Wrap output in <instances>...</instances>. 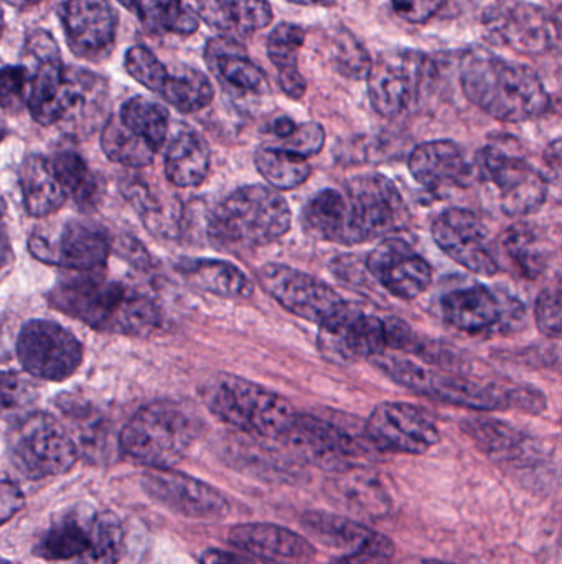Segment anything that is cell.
<instances>
[{"label":"cell","instance_id":"obj_1","mask_svg":"<svg viewBox=\"0 0 562 564\" xmlns=\"http://www.w3.org/2000/svg\"><path fill=\"white\" fill-rule=\"evenodd\" d=\"M376 365L401 387L438 403L474 411H524L540 414L547 398L531 384L477 373L445 348L416 344L411 355L385 354Z\"/></svg>","mask_w":562,"mask_h":564},{"label":"cell","instance_id":"obj_2","mask_svg":"<svg viewBox=\"0 0 562 564\" xmlns=\"http://www.w3.org/2000/svg\"><path fill=\"white\" fill-rule=\"evenodd\" d=\"M408 217L398 187L385 175L368 174L319 192L307 204L302 224L317 240L360 245L401 230Z\"/></svg>","mask_w":562,"mask_h":564},{"label":"cell","instance_id":"obj_3","mask_svg":"<svg viewBox=\"0 0 562 564\" xmlns=\"http://www.w3.org/2000/svg\"><path fill=\"white\" fill-rule=\"evenodd\" d=\"M461 83L469 101L498 121H531L550 111L551 96L540 76L530 66L508 62L488 50L465 53Z\"/></svg>","mask_w":562,"mask_h":564},{"label":"cell","instance_id":"obj_4","mask_svg":"<svg viewBox=\"0 0 562 564\" xmlns=\"http://www.w3.org/2000/svg\"><path fill=\"white\" fill-rule=\"evenodd\" d=\"M52 304L95 330L115 335H147L158 325L157 305L151 297L121 282L82 276L53 289Z\"/></svg>","mask_w":562,"mask_h":564},{"label":"cell","instance_id":"obj_5","mask_svg":"<svg viewBox=\"0 0 562 564\" xmlns=\"http://www.w3.org/2000/svg\"><path fill=\"white\" fill-rule=\"evenodd\" d=\"M124 549V527L114 513L76 506L53 519L35 555L56 564H118Z\"/></svg>","mask_w":562,"mask_h":564},{"label":"cell","instance_id":"obj_6","mask_svg":"<svg viewBox=\"0 0 562 564\" xmlns=\"http://www.w3.org/2000/svg\"><path fill=\"white\" fill-rule=\"evenodd\" d=\"M200 434V421L194 413L172 401H155L131 417L119 446L125 456L148 469L177 466Z\"/></svg>","mask_w":562,"mask_h":564},{"label":"cell","instance_id":"obj_7","mask_svg":"<svg viewBox=\"0 0 562 564\" xmlns=\"http://www.w3.org/2000/svg\"><path fill=\"white\" fill-rule=\"evenodd\" d=\"M290 228V210L277 192L247 185L228 195L211 215L210 234L224 247H264Z\"/></svg>","mask_w":562,"mask_h":564},{"label":"cell","instance_id":"obj_8","mask_svg":"<svg viewBox=\"0 0 562 564\" xmlns=\"http://www.w3.org/2000/svg\"><path fill=\"white\" fill-rule=\"evenodd\" d=\"M203 400L224 423L271 440H283L297 417L289 401L279 394L231 375L210 381L205 387Z\"/></svg>","mask_w":562,"mask_h":564},{"label":"cell","instance_id":"obj_9","mask_svg":"<svg viewBox=\"0 0 562 564\" xmlns=\"http://www.w3.org/2000/svg\"><path fill=\"white\" fill-rule=\"evenodd\" d=\"M9 454L23 477L42 480L71 470L78 460V446L52 414L32 413L10 430Z\"/></svg>","mask_w":562,"mask_h":564},{"label":"cell","instance_id":"obj_10","mask_svg":"<svg viewBox=\"0 0 562 564\" xmlns=\"http://www.w3.org/2000/svg\"><path fill=\"white\" fill-rule=\"evenodd\" d=\"M474 171L475 177L497 188L502 212L508 217H527L547 202V178L527 159L505 149H482Z\"/></svg>","mask_w":562,"mask_h":564},{"label":"cell","instance_id":"obj_11","mask_svg":"<svg viewBox=\"0 0 562 564\" xmlns=\"http://www.w3.org/2000/svg\"><path fill=\"white\" fill-rule=\"evenodd\" d=\"M441 312L449 327L469 335L510 334L525 322L524 302L482 284L445 294Z\"/></svg>","mask_w":562,"mask_h":564},{"label":"cell","instance_id":"obj_12","mask_svg":"<svg viewBox=\"0 0 562 564\" xmlns=\"http://www.w3.org/2000/svg\"><path fill=\"white\" fill-rule=\"evenodd\" d=\"M432 72L434 65L425 53L415 50L382 53L368 75L373 109L383 118H398L415 105Z\"/></svg>","mask_w":562,"mask_h":564},{"label":"cell","instance_id":"obj_13","mask_svg":"<svg viewBox=\"0 0 562 564\" xmlns=\"http://www.w3.org/2000/svg\"><path fill=\"white\" fill-rule=\"evenodd\" d=\"M257 280L286 311L320 327L332 324L350 307L326 282L284 264H266L257 271Z\"/></svg>","mask_w":562,"mask_h":564},{"label":"cell","instance_id":"obj_14","mask_svg":"<svg viewBox=\"0 0 562 564\" xmlns=\"http://www.w3.org/2000/svg\"><path fill=\"white\" fill-rule=\"evenodd\" d=\"M16 357L23 370L46 381H63L75 375L82 361L78 338L52 321H30L16 338Z\"/></svg>","mask_w":562,"mask_h":564},{"label":"cell","instance_id":"obj_15","mask_svg":"<svg viewBox=\"0 0 562 564\" xmlns=\"http://www.w3.org/2000/svg\"><path fill=\"white\" fill-rule=\"evenodd\" d=\"M30 251L45 263L91 273L104 267L111 240L106 228L96 221L73 218L56 228L53 237L36 231L30 238Z\"/></svg>","mask_w":562,"mask_h":564},{"label":"cell","instance_id":"obj_16","mask_svg":"<svg viewBox=\"0 0 562 564\" xmlns=\"http://www.w3.org/2000/svg\"><path fill=\"white\" fill-rule=\"evenodd\" d=\"M365 434L376 449L409 456H421L441 443V433L426 411L415 404L393 401L373 410Z\"/></svg>","mask_w":562,"mask_h":564},{"label":"cell","instance_id":"obj_17","mask_svg":"<svg viewBox=\"0 0 562 564\" xmlns=\"http://www.w3.org/2000/svg\"><path fill=\"white\" fill-rule=\"evenodd\" d=\"M283 440L304 460L329 473L352 470L356 460L368 454L362 441L356 440L350 431L322 417L297 414L293 427Z\"/></svg>","mask_w":562,"mask_h":564},{"label":"cell","instance_id":"obj_18","mask_svg":"<svg viewBox=\"0 0 562 564\" xmlns=\"http://www.w3.org/2000/svg\"><path fill=\"white\" fill-rule=\"evenodd\" d=\"M142 489L158 506L194 520H220L230 513V500L203 480L172 469H151Z\"/></svg>","mask_w":562,"mask_h":564},{"label":"cell","instance_id":"obj_19","mask_svg":"<svg viewBox=\"0 0 562 564\" xmlns=\"http://www.w3.org/2000/svg\"><path fill=\"white\" fill-rule=\"evenodd\" d=\"M432 238L452 261L478 276L498 273L497 258L477 215L464 208H448L432 221Z\"/></svg>","mask_w":562,"mask_h":564},{"label":"cell","instance_id":"obj_20","mask_svg":"<svg viewBox=\"0 0 562 564\" xmlns=\"http://www.w3.org/2000/svg\"><path fill=\"white\" fill-rule=\"evenodd\" d=\"M366 268L395 297L412 301L428 291L432 268L401 238H386L366 258Z\"/></svg>","mask_w":562,"mask_h":564},{"label":"cell","instance_id":"obj_21","mask_svg":"<svg viewBox=\"0 0 562 564\" xmlns=\"http://www.w3.org/2000/svg\"><path fill=\"white\" fill-rule=\"evenodd\" d=\"M498 42L521 53L547 52L557 43L560 25L541 7L518 2L498 7L485 20Z\"/></svg>","mask_w":562,"mask_h":564},{"label":"cell","instance_id":"obj_22","mask_svg":"<svg viewBox=\"0 0 562 564\" xmlns=\"http://www.w3.org/2000/svg\"><path fill=\"white\" fill-rule=\"evenodd\" d=\"M63 25L76 55L98 58L114 45L118 15L109 0H68L63 7Z\"/></svg>","mask_w":562,"mask_h":564},{"label":"cell","instance_id":"obj_23","mask_svg":"<svg viewBox=\"0 0 562 564\" xmlns=\"http://www.w3.org/2000/svg\"><path fill=\"white\" fill-rule=\"evenodd\" d=\"M322 344L343 358H375L392 350L389 318L346 308L332 324L320 327Z\"/></svg>","mask_w":562,"mask_h":564},{"label":"cell","instance_id":"obj_24","mask_svg":"<svg viewBox=\"0 0 562 564\" xmlns=\"http://www.w3.org/2000/svg\"><path fill=\"white\" fill-rule=\"evenodd\" d=\"M228 543L269 564H310L316 549L299 533L273 523H244L228 533Z\"/></svg>","mask_w":562,"mask_h":564},{"label":"cell","instance_id":"obj_25","mask_svg":"<svg viewBox=\"0 0 562 564\" xmlns=\"http://www.w3.org/2000/svg\"><path fill=\"white\" fill-rule=\"evenodd\" d=\"M412 178L428 191L464 187L474 177V165L469 164L464 151L452 141H431L418 145L409 155Z\"/></svg>","mask_w":562,"mask_h":564},{"label":"cell","instance_id":"obj_26","mask_svg":"<svg viewBox=\"0 0 562 564\" xmlns=\"http://www.w3.org/2000/svg\"><path fill=\"white\" fill-rule=\"evenodd\" d=\"M462 430L494 463L527 467L538 459V451L531 440L504 421L494 417H467L462 423Z\"/></svg>","mask_w":562,"mask_h":564},{"label":"cell","instance_id":"obj_27","mask_svg":"<svg viewBox=\"0 0 562 564\" xmlns=\"http://www.w3.org/2000/svg\"><path fill=\"white\" fill-rule=\"evenodd\" d=\"M197 3L200 19L228 39H247L273 22V9L267 0H197Z\"/></svg>","mask_w":562,"mask_h":564},{"label":"cell","instance_id":"obj_28","mask_svg":"<svg viewBox=\"0 0 562 564\" xmlns=\"http://www.w3.org/2000/svg\"><path fill=\"white\" fill-rule=\"evenodd\" d=\"M208 68L218 79L241 93L267 91L266 73L247 56L238 40L218 36L208 43L205 52Z\"/></svg>","mask_w":562,"mask_h":564},{"label":"cell","instance_id":"obj_29","mask_svg":"<svg viewBox=\"0 0 562 564\" xmlns=\"http://www.w3.org/2000/svg\"><path fill=\"white\" fill-rule=\"evenodd\" d=\"M20 187L26 212L35 218L55 214L68 197L56 177L52 161L43 155H30L23 161L20 167Z\"/></svg>","mask_w":562,"mask_h":564},{"label":"cell","instance_id":"obj_30","mask_svg":"<svg viewBox=\"0 0 562 564\" xmlns=\"http://www.w3.org/2000/svg\"><path fill=\"white\" fill-rule=\"evenodd\" d=\"M210 171V149L198 132H177L165 152V175L177 187H198Z\"/></svg>","mask_w":562,"mask_h":564},{"label":"cell","instance_id":"obj_31","mask_svg":"<svg viewBox=\"0 0 562 564\" xmlns=\"http://www.w3.org/2000/svg\"><path fill=\"white\" fill-rule=\"evenodd\" d=\"M137 17L147 32L164 35H191L200 26V15L181 0H118Z\"/></svg>","mask_w":562,"mask_h":564},{"label":"cell","instance_id":"obj_32","mask_svg":"<svg viewBox=\"0 0 562 564\" xmlns=\"http://www.w3.org/2000/svg\"><path fill=\"white\" fill-rule=\"evenodd\" d=\"M327 497L340 509L356 516L379 517L388 510V497L382 486L365 474L340 473L327 486Z\"/></svg>","mask_w":562,"mask_h":564},{"label":"cell","instance_id":"obj_33","mask_svg":"<svg viewBox=\"0 0 562 564\" xmlns=\"http://www.w3.org/2000/svg\"><path fill=\"white\" fill-rule=\"evenodd\" d=\"M178 271L195 288L223 297H250L254 285L250 278L234 267L220 260H184Z\"/></svg>","mask_w":562,"mask_h":564},{"label":"cell","instance_id":"obj_34","mask_svg":"<svg viewBox=\"0 0 562 564\" xmlns=\"http://www.w3.org/2000/svg\"><path fill=\"white\" fill-rule=\"evenodd\" d=\"M101 148L112 162L134 169L151 165L158 151L151 142L128 128L119 115L112 116L106 122Z\"/></svg>","mask_w":562,"mask_h":564},{"label":"cell","instance_id":"obj_35","mask_svg":"<svg viewBox=\"0 0 562 564\" xmlns=\"http://www.w3.org/2000/svg\"><path fill=\"white\" fill-rule=\"evenodd\" d=\"M302 525L313 539L330 549H359L373 530L345 516L327 512H307Z\"/></svg>","mask_w":562,"mask_h":564},{"label":"cell","instance_id":"obj_36","mask_svg":"<svg viewBox=\"0 0 562 564\" xmlns=\"http://www.w3.org/2000/svg\"><path fill=\"white\" fill-rule=\"evenodd\" d=\"M254 164L260 174L279 191H294L310 177V165L306 158L274 145L257 149Z\"/></svg>","mask_w":562,"mask_h":564},{"label":"cell","instance_id":"obj_37","mask_svg":"<svg viewBox=\"0 0 562 564\" xmlns=\"http://www.w3.org/2000/svg\"><path fill=\"white\" fill-rule=\"evenodd\" d=\"M161 96L178 111L197 112L211 105L214 89L205 73L185 66L181 72L170 73Z\"/></svg>","mask_w":562,"mask_h":564},{"label":"cell","instance_id":"obj_38","mask_svg":"<svg viewBox=\"0 0 562 564\" xmlns=\"http://www.w3.org/2000/svg\"><path fill=\"white\" fill-rule=\"evenodd\" d=\"M118 115L128 128L144 138L145 141L151 142L155 149H161L164 145L168 126H170V118H168L165 106L158 105L154 99L135 96L122 105Z\"/></svg>","mask_w":562,"mask_h":564},{"label":"cell","instance_id":"obj_39","mask_svg":"<svg viewBox=\"0 0 562 564\" xmlns=\"http://www.w3.org/2000/svg\"><path fill=\"white\" fill-rule=\"evenodd\" d=\"M504 253L527 280H537L547 268V254L535 231L527 225L508 228L500 238Z\"/></svg>","mask_w":562,"mask_h":564},{"label":"cell","instance_id":"obj_40","mask_svg":"<svg viewBox=\"0 0 562 564\" xmlns=\"http://www.w3.org/2000/svg\"><path fill=\"white\" fill-rule=\"evenodd\" d=\"M49 161L68 197L78 205L95 202L98 184L81 155L76 154L75 151H59Z\"/></svg>","mask_w":562,"mask_h":564},{"label":"cell","instance_id":"obj_41","mask_svg":"<svg viewBox=\"0 0 562 564\" xmlns=\"http://www.w3.org/2000/svg\"><path fill=\"white\" fill-rule=\"evenodd\" d=\"M306 43V32L296 23H279L267 36V56L279 75L299 72L297 58Z\"/></svg>","mask_w":562,"mask_h":564},{"label":"cell","instance_id":"obj_42","mask_svg":"<svg viewBox=\"0 0 562 564\" xmlns=\"http://www.w3.org/2000/svg\"><path fill=\"white\" fill-rule=\"evenodd\" d=\"M125 69L129 75L141 83L148 91L161 95L167 83L170 73L165 68L164 63L154 55V52L144 45H135L125 53Z\"/></svg>","mask_w":562,"mask_h":564},{"label":"cell","instance_id":"obj_43","mask_svg":"<svg viewBox=\"0 0 562 564\" xmlns=\"http://www.w3.org/2000/svg\"><path fill=\"white\" fill-rule=\"evenodd\" d=\"M333 63H335L337 69L342 75L352 79L368 78L373 66L372 58H370L365 46L346 30H343V32H340V35L335 36Z\"/></svg>","mask_w":562,"mask_h":564},{"label":"cell","instance_id":"obj_44","mask_svg":"<svg viewBox=\"0 0 562 564\" xmlns=\"http://www.w3.org/2000/svg\"><path fill=\"white\" fill-rule=\"evenodd\" d=\"M395 556V543L382 533L373 532L359 549L330 564H389Z\"/></svg>","mask_w":562,"mask_h":564},{"label":"cell","instance_id":"obj_45","mask_svg":"<svg viewBox=\"0 0 562 564\" xmlns=\"http://www.w3.org/2000/svg\"><path fill=\"white\" fill-rule=\"evenodd\" d=\"M535 318L541 334L562 340V289L541 292L535 305Z\"/></svg>","mask_w":562,"mask_h":564},{"label":"cell","instance_id":"obj_46","mask_svg":"<svg viewBox=\"0 0 562 564\" xmlns=\"http://www.w3.org/2000/svg\"><path fill=\"white\" fill-rule=\"evenodd\" d=\"M323 144H326V131L322 126L317 122H306V124L297 126L296 131L289 138L277 141L274 148L284 149V151L307 159L310 155L319 154Z\"/></svg>","mask_w":562,"mask_h":564},{"label":"cell","instance_id":"obj_47","mask_svg":"<svg viewBox=\"0 0 562 564\" xmlns=\"http://www.w3.org/2000/svg\"><path fill=\"white\" fill-rule=\"evenodd\" d=\"M29 89V72L25 66L5 65L2 68V106L5 109L19 105L26 99Z\"/></svg>","mask_w":562,"mask_h":564},{"label":"cell","instance_id":"obj_48","mask_svg":"<svg viewBox=\"0 0 562 564\" xmlns=\"http://www.w3.org/2000/svg\"><path fill=\"white\" fill-rule=\"evenodd\" d=\"M393 9L406 22L426 23L441 9L444 0H392Z\"/></svg>","mask_w":562,"mask_h":564},{"label":"cell","instance_id":"obj_49","mask_svg":"<svg viewBox=\"0 0 562 564\" xmlns=\"http://www.w3.org/2000/svg\"><path fill=\"white\" fill-rule=\"evenodd\" d=\"M25 506V497L22 490L19 489L12 480H2V506H0V513H2V525H5L12 517H15L20 510Z\"/></svg>","mask_w":562,"mask_h":564},{"label":"cell","instance_id":"obj_50","mask_svg":"<svg viewBox=\"0 0 562 564\" xmlns=\"http://www.w3.org/2000/svg\"><path fill=\"white\" fill-rule=\"evenodd\" d=\"M200 564H269L247 553L224 552V550L211 549L201 553Z\"/></svg>","mask_w":562,"mask_h":564},{"label":"cell","instance_id":"obj_51","mask_svg":"<svg viewBox=\"0 0 562 564\" xmlns=\"http://www.w3.org/2000/svg\"><path fill=\"white\" fill-rule=\"evenodd\" d=\"M296 129V122H294L293 119L283 116V118H277L276 121L273 122L271 131L276 135L277 141H283V139L289 138Z\"/></svg>","mask_w":562,"mask_h":564},{"label":"cell","instance_id":"obj_52","mask_svg":"<svg viewBox=\"0 0 562 564\" xmlns=\"http://www.w3.org/2000/svg\"><path fill=\"white\" fill-rule=\"evenodd\" d=\"M553 115L562 116V91L557 93V95L551 96L550 102V111Z\"/></svg>","mask_w":562,"mask_h":564},{"label":"cell","instance_id":"obj_53","mask_svg":"<svg viewBox=\"0 0 562 564\" xmlns=\"http://www.w3.org/2000/svg\"><path fill=\"white\" fill-rule=\"evenodd\" d=\"M3 2L15 7V9H26V7L35 6V3L42 2V0H3Z\"/></svg>","mask_w":562,"mask_h":564},{"label":"cell","instance_id":"obj_54","mask_svg":"<svg viewBox=\"0 0 562 564\" xmlns=\"http://www.w3.org/2000/svg\"><path fill=\"white\" fill-rule=\"evenodd\" d=\"M399 564H451V563L439 562V560L411 558V560H406V562H403Z\"/></svg>","mask_w":562,"mask_h":564},{"label":"cell","instance_id":"obj_55","mask_svg":"<svg viewBox=\"0 0 562 564\" xmlns=\"http://www.w3.org/2000/svg\"><path fill=\"white\" fill-rule=\"evenodd\" d=\"M287 2L296 3V6H317V3H329L333 0H287Z\"/></svg>","mask_w":562,"mask_h":564},{"label":"cell","instance_id":"obj_56","mask_svg":"<svg viewBox=\"0 0 562 564\" xmlns=\"http://www.w3.org/2000/svg\"><path fill=\"white\" fill-rule=\"evenodd\" d=\"M557 23H558V25L562 26V9L558 10Z\"/></svg>","mask_w":562,"mask_h":564},{"label":"cell","instance_id":"obj_57","mask_svg":"<svg viewBox=\"0 0 562 564\" xmlns=\"http://www.w3.org/2000/svg\"><path fill=\"white\" fill-rule=\"evenodd\" d=\"M2 564H12V563L7 562V560H3Z\"/></svg>","mask_w":562,"mask_h":564}]
</instances>
